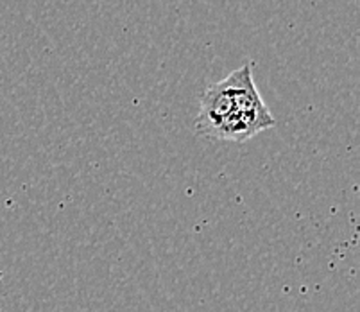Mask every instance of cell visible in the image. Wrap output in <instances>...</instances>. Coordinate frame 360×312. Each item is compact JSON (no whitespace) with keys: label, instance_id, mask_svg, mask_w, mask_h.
<instances>
[{"label":"cell","instance_id":"1","mask_svg":"<svg viewBox=\"0 0 360 312\" xmlns=\"http://www.w3.org/2000/svg\"><path fill=\"white\" fill-rule=\"evenodd\" d=\"M276 124L255 85L253 65H242L206 88L195 119V133L210 140L244 142Z\"/></svg>","mask_w":360,"mask_h":312},{"label":"cell","instance_id":"2","mask_svg":"<svg viewBox=\"0 0 360 312\" xmlns=\"http://www.w3.org/2000/svg\"><path fill=\"white\" fill-rule=\"evenodd\" d=\"M0 280H2V275H0Z\"/></svg>","mask_w":360,"mask_h":312},{"label":"cell","instance_id":"3","mask_svg":"<svg viewBox=\"0 0 360 312\" xmlns=\"http://www.w3.org/2000/svg\"><path fill=\"white\" fill-rule=\"evenodd\" d=\"M0 275H2V271H0Z\"/></svg>","mask_w":360,"mask_h":312}]
</instances>
